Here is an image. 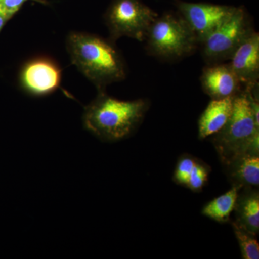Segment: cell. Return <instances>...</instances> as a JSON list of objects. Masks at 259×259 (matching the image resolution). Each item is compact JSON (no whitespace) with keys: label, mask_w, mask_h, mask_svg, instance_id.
Instances as JSON below:
<instances>
[{"label":"cell","mask_w":259,"mask_h":259,"mask_svg":"<svg viewBox=\"0 0 259 259\" xmlns=\"http://www.w3.org/2000/svg\"><path fill=\"white\" fill-rule=\"evenodd\" d=\"M230 66L240 82L245 87L258 83L259 77V35L253 31L237 48L231 59Z\"/></svg>","instance_id":"9"},{"label":"cell","mask_w":259,"mask_h":259,"mask_svg":"<svg viewBox=\"0 0 259 259\" xmlns=\"http://www.w3.org/2000/svg\"><path fill=\"white\" fill-rule=\"evenodd\" d=\"M157 17L156 12L139 0H116L105 20L112 40L126 36L142 42Z\"/></svg>","instance_id":"5"},{"label":"cell","mask_w":259,"mask_h":259,"mask_svg":"<svg viewBox=\"0 0 259 259\" xmlns=\"http://www.w3.org/2000/svg\"><path fill=\"white\" fill-rule=\"evenodd\" d=\"M253 31L244 10L236 8L226 22L201 42L204 58L212 63L230 60L237 48Z\"/></svg>","instance_id":"6"},{"label":"cell","mask_w":259,"mask_h":259,"mask_svg":"<svg viewBox=\"0 0 259 259\" xmlns=\"http://www.w3.org/2000/svg\"><path fill=\"white\" fill-rule=\"evenodd\" d=\"M146 39L153 55L168 59L188 55L198 44L185 19L171 14L158 16L151 24Z\"/></svg>","instance_id":"4"},{"label":"cell","mask_w":259,"mask_h":259,"mask_svg":"<svg viewBox=\"0 0 259 259\" xmlns=\"http://www.w3.org/2000/svg\"><path fill=\"white\" fill-rule=\"evenodd\" d=\"M234 221L250 233H259V194L255 187L242 188L235 205Z\"/></svg>","instance_id":"14"},{"label":"cell","mask_w":259,"mask_h":259,"mask_svg":"<svg viewBox=\"0 0 259 259\" xmlns=\"http://www.w3.org/2000/svg\"><path fill=\"white\" fill-rule=\"evenodd\" d=\"M213 136V144L223 165L243 155H258L259 125L245 90L235 96L231 117Z\"/></svg>","instance_id":"3"},{"label":"cell","mask_w":259,"mask_h":259,"mask_svg":"<svg viewBox=\"0 0 259 259\" xmlns=\"http://www.w3.org/2000/svg\"><path fill=\"white\" fill-rule=\"evenodd\" d=\"M61 70L59 65L47 58L28 61L20 74V86L32 96L51 95L60 87Z\"/></svg>","instance_id":"8"},{"label":"cell","mask_w":259,"mask_h":259,"mask_svg":"<svg viewBox=\"0 0 259 259\" xmlns=\"http://www.w3.org/2000/svg\"><path fill=\"white\" fill-rule=\"evenodd\" d=\"M223 166L233 187H238L240 190L245 187H258V155H243Z\"/></svg>","instance_id":"12"},{"label":"cell","mask_w":259,"mask_h":259,"mask_svg":"<svg viewBox=\"0 0 259 259\" xmlns=\"http://www.w3.org/2000/svg\"><path fill=\"white\" fill-rule=\"evenodd\" d=\"M7 21H8V20H7V19L5 18L4 16L0 15V32H1L2 30H3V27L5 26Z\"/></svg>","instance_id":"18"},{"label":"cell","mask_w":259,"mask_h":259,"mask_svg":"<svg viewBox=\"0 0 259 259\" xmlns=\"http://www.w3.org/2000/svg\"><path fill=\"white\" fill-rule=\"evenodd\" d=\"M239 191L240 189L238 187H232L226 193L206 204L202 209V214L218 223L229 222L231 213L234 210Z\"/></svg>","instance_id":"15"},{"label":"cell","mask_w":259,"mask_h":259,"mask_svg":"<svg viewBox=\"0 0 259 259\" xmlns=\"http://www.w3.org/2000/svg\"><path fill=\"white\" fill-rule=\"evenodd\" d=\"M233 231L242 253V256L245 259L259 258V244L255 238V235L238 226L235 222H232Z\"/></svg>","instance_id":"16"},{"label":"cell","mask_w":259,"mask_h":259,"mask_svg":"<svg viewBox=\"0 0 259 259\" xmlns=\"http://www.w3.org/2000/svg\"><path fill=\"white\" fill-rule=\"evenodd\" d=\"M148 107L146 100L122 101L99 91L96 99L85 107L83 127L102 141H120L139 127Z\"/></svg>","instance_id":"2"},{"label":"cell","mask_w":259,"mask_h":259,"mask_svg":"<svg viewBox=\"0 0 259 259\" xmlns=\"http://www.w3.org/2000/svg\"><path fill=\"white\" fill-rule=\"evenodd\" d=\"M234 97L212 99L209 102L199 120V139L218 134L224 127L233 112Z\"/></svg>","instance_id":"11"},{"label":"cell","mask_w":259,"mask_h":259,"mask_svg":"<svg viewBox=\"0 0 259 259\" xmlns=\"http://www.w3.org/2000/svg\"><path fill=\"white\" fill-rule=\"evenodd\" d=\"M209 172L210 168L197 158L182 156L177 162L174 180L178 185L198 192L208 181Z\"/></svg>","instance_id":"13"},{"label":"cell","mask_w":259,"mask_h":259,"mask_svg":"<svg viewBox=\"0 0 259 259\" xmlns=\"http://www.w3.org/2000/svg\"><path fill=\"white\" fill-rule=\"evenodd\" d=\"M66 47L73 64L99 91L125 79V63L112 42L92 34L72 32Z\"/></svg>","instance_id":"1"},{"label":"cell","mask_w":259,"mask_h":259,"mask_svg":"<svg viewBox=\"0 0 259 259\" xmlns=\"http://www.w3.org/2000/svg\"><path fill=\"white\" fill-rule=\"evenodd\" d=\"M28 0H0V15L7 20L13 18Z\"/></svg>","instance_id":"17"},{"label":"cell","mask_w":259,"mask_h":259,"mask_svg":"<svg viewBox=\"0 0 259 259\" xmlns=\"http://www.w3.org/2000/svg\"><path fill=\"white\" fill-rule=\"evenodd\" d=\"M178 8L181 16L185 19L200 44L226 22L236 9L226 5L189 3H179Z\"/></svg>","instance_id":"7"},{"label":"cell","mask_w":259,"mask_h":259,"mask_svg":"<svg viewBox=\"0 0 259 259\" xmlns=\"http://www.w3.org/2000/svg\"><path fill=\"white\" fill-rule=\"evenodd\" d=\"M201 82L212 99L235 97L241 92V82L230 64H215L204 69Z\"/></svg>","instance_id":"10"}]
</instances>
